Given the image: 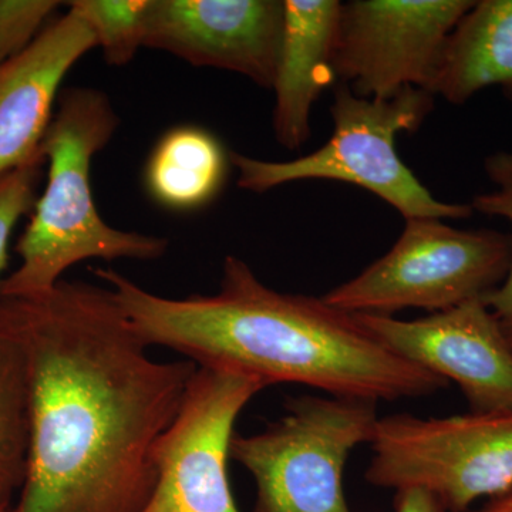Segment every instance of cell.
Masks as SVG:
<instances>
[{
	"label": "cell",
	"instance_id": "9a60e30c",
	"mask_svg": "<svg viewBox=\"0 0 512 512\" xmlns=\"http://www.w3.org/2000/svg\"><path fill=\"white\" fill-rule=\"evenodd\" d=\"M227 173V156L210 131L173 128L160 141L146 167L148 194L165 208L191 211L218 194Z\"/></svg>",
	"mask_w": 512,
	"mask_h": 512
},
{
	"label": "cell",
	"instance_id": "ba28073f",
	"mask_svg": "<svg viewBox=\"0 0 512 512\" xmlns=\"http://www.w3.org/2000/svg\"><path fill=\"white\" fill-rule=\"evenodd\" d=\"M266 387L256 377L198 366L153 448L157 478L141 512H239L228 477L234 427Z\"/></svg>",
	"mask_w": 512,
	"mask_h": 512
},
{
	"label": "cell",
	"instance_id": "6da1fadb",
	"mask_svg": "<svg viewBox=\"0 0 512 512\" xmlns=\"http://www.w3.org/2000/svg\"><path fill=\"white\" fill-rule=\"evenodd\" d=\"M0 333L25 360L26 481L6 512H141L156 485L153 448L198 366L161 362L109 288L62 281L0 298Z\"/></svg>",
	"mask_w": 512,
	"mask_h": 512
},
{
	"label": "cell",
	"instance_id": "9c48e42d",
	"mask_svg": "<svg viewBox=\"0 0 512 512\" xmlns=\"http://www.w3.org/2000/svg\"><path fill=\"white\" fill-rule=\"evenodd\" d=\"M474 0H355L342 5L335 73L363 99L433 89L448 36Z\"/></svg>",
	"mask_w": 512,
	"mask_h": 512
},
{
	"label": "cell",
	"instance_id": "5bb4252c",
	"mask_svg": "<svg viewBox=\"0 0 512 512\" xmlns=\"http://www.w3.org/2000/svg\"><path fill=\"white\" fill-rule=\"evenodd\" d=\"M487 87L512 100V0H480L448 36L431 93L464 104Z\"/></svg>",
	"mask_w": 512,
	"mask_h": 512
},
{
	"label": "cell",
	"instance_id": "d6986e66",
	"mask_svg": "<svg viewBox=\"0 0 512 512\" xmlns=\"http://www.w3.org/2000/svg\"><path fill=\"white\" fill-rule=\"evenodd\" d=\"M62 5L56 0H0V66L25 52Z\"/></svg>",
	"mask_w": 512,
	"mask_h": 512
},
{
	"label": "cell",
	"instance_id": "7a4b0ae2",
	"mask_svg": "<svg viewBox=\"0 0 512 512\" xmlns=\"http://www.w3.org/2000/svg\"><path fill=\"white\" fill-rule=\"evenodd\" d=\"M94 275L148 348L174 350L200 367L256 377L266 387L303 384L375 402L431 396L448 386L384 346L353 313L268 288L238 256L224 259L220 291L184 299L156 295L114 269Z\"/></svg>",
	"mask_w": 512,
	"mask_h": 512
},
{
	"label": "cell",
	"instance_id": "e0dca14e",
	"mask_svg": "<svg viewBox=\"0 0 512 512\" xmlns=\"http://www.w3.org/2000/svg\"><path fill=\"white\" fill-rule=\"evenodd\" d=\"M67 5L92 30L110 66H126L144 47L150 0H74Z\"/></svg>",
	"mask_w": 512,
	"mask_h": 512
},
{
	"label": "cell",
	"instance_id": "2e32d148",
	"mask_svg": "<svg viewBox=\"0 0 512 512\" xmlns=\"http://www.w3.org/2000/svg\"><path fill=\"white\" fill-rule=\"evenodd\" d=\"M30 413L25 360L0 333V512L12 507L29 466Z\"/></svg>",
	"mask_w": 512,
	"mask_h": 512
},
{
	"label": "cell",
	"instance_id": "44dd1931",
	"mask_svg": "<svg viewBox=\"0 0 512 512\" xmlns=\"http://www.w3.org/2000/svg\"><path fill=\"white\" fill-rule=\"evenodd\" d=\"M394 512H447L440 501L423 488L407 487L396 490Z\"/></svg>",
	"mask_w": 512,
	"mask_h": 512
},
{
	"label": "cell",
	"instance_id": "5b68a950",
	"mask_svg": "<svg viewBox=\"0 0 512 512\" xmlns=\"http://www.w3.org/2000/svg\"><path fill=\"white\" fill-rule=\"evenodd\" d=\"M285 406L261 433L231 440L229 457L255 480L254 512H350L343 471L350 451L375 437L377 402L302 396Z\"/></svg>",
	"mask_w": 512,
	"mask_h": 512
},
{
	"label": "cell",
	"instance_id": "4fadbf2b",
	"mask_svg": "<svg viewBox=\"0 0 512 512\" xmlns=\"http://www.w3.org/2000/svg\"><path fill=\"white\" fill-rule=\"evenodd\" d=\"M342 13L338 0H285L284 35L274 86V133L288 150L311 137V111L338 79L335 50Z\"/></svg>",
	"mask_w": 512,
	"mask_h": 512
},
{
	"label": "cell",
	"instance_id": "277c9868",
	"mask_svg": "<svg viewBox=\"0 0 512 512\" xmlns=\"http://www.w3.org/2000/svg\"><path fill=\"white\" fill-rule=\"evenodd\" d=\"M433 107L429 90L407 87L392 99H363L340 84L330 107L335 130L319 150L284 163L235 151L228 158L242 190L262 194L295 181H343L373 192L406 220H463L473 215V207L434 198L396 151V137L419 130Z\"/></svg>",
	"mask_w": 512,
	"mask_h": 512
},
{
	"label": "cell",
	"instance_id": "7402d4cb",
	"mask_svg": "<svg viewBox=\"0 0 512 512\" xmlns=\"http://www.w3.org/2000/svg\"><path fill=\"white\" fill-rule=\"evenodd\" d=\"M477 512H512V488L507 493L494 497L490 503Z\"/></svg>",
	"mask_w": 512,
	"mask_h": 512
},
{
	"label": "cell",
	"instance_id": "ffe728a7",
	"mask_svg": "<svg viewBox=\"0 0 512 512\" xmlns=\"http://www.w3.org/2000/svg\"><path fill=\"white\" fill-rule=\"evenodd\" d=\"M45 163L25 165L0 177V275L8 265L9 242L16 225L35 208L36 188Z\"/></svg>",
	"mask_w": 512,
	"mask_h": 512
},
{
	"label": "cell",
	"instance_id": "8fae6325",
	"mask_svg": "<svg viewBox=\"0 0 512 512\" xmlns=\"http://www.w3.org/2000/svg\"><path fill=\"white\" fill-rule=\"evenodd\" d=\"M284 23L281 0H150L144 47L272 89Z\"/></svg>",
	"mask_w": 512,
	"mask_h": 512
},
{
	"label": "cell",
	"instance_id": "8992f818",
	"mask_svg": "<svg viewBox=\"0 0 512 512\" xmlns=\"http://www.w3.org/2000/svg\"><path fill=\"white\" fill-rule=\"evenodd\" d=\"M511 262V235L412 218L386 255L322 299L357 315L393 316L407 308L443 312L484 299L503 284Z\"/></svg>",
	"mask_w": 512,
	"mask_h": 512
},
{
	"label": "cell",
	"instance_id": "3957f363",
	"mask_svg": "<svg viewBox=\"0 0 512 512\" xmlns=\"http://www.w3.org/2000/svg\"><path fill=\"white\" fill-rule=\"evenodd\" d=\"M120 119L106 94L72 87L43 138L49 167L42 197L20 237V264L0 281V298H28L55 288L67 269L87 259L157 261L165 238L110 227L100 217L92 188V161L110 143Z\"/></svg>",
	"mask_w": 512,
	"mask_h": 512
},
{
	"label": "cell",
	"instance_id": "30bf717a",
	"mask_svg": "<svg viewBox=\"0 0 512 512\" xmlns=\"http://www.w3.org/2000/svg\"><path fill=\"white\" fill-rule=\"evenodd\" d=\"M353 315L396 355L454 380L471 413H512V346L483 299L417 320Z\"/></svg>",
	"mask_w": 512,
	"mask_h": 512
},
{
	"label": "cell",
	"instance_id": "52a82bcc",
	"mask_svg": "<svg viewBox=\"0 0 512 512\" xmlns=\"http://www.w3.org/2000/svg\"><path fill=\"white\" fill-rule=\"evenodd\" d=\"M366 481L375 487H417L447 512H466L481 497L512 488V413L421 419L379 417Z\"/></svg>",
	"mask_w": 512,
	"mask_h": 512
},
{
	"label": "cell",
	"instance_id": "7c38bea8",
	"mask_svg": "<svg viewBox=\"0 0 512 512\" xmlns=\"http://www.w3.org/2000/svg\"><path fill=\"white\" fill-rule=\"evenodd\" d=\"M94 47L92 30L69 9L25 52L0 66V177L45 161L40 146L55 116L60 84Z\"/></svg>",
	"mask_w": 512,
	"mask_h": 512
},
{
	"label": "cell",
	"instance_id": "ac0fdd59",
	"mask_svg": "<svg viewBox=\"0 0 512 512\" xmlns=\"http://www.w3.org/2000/svg\"><path fill=\"white\" fill-rule=\"evenodd\" d=\"M484 170L494 188L474 197L470 204L473 211L504 218L512 225V150L490 154L485 158ZM483 302L512 346V262L503 284L485 295Z\"/></svg>",
	"mask_w": 512,
	"mask_h": 512
}]
</instances>
